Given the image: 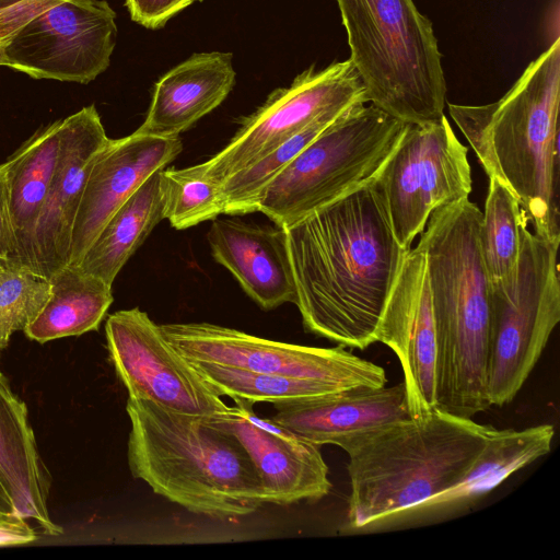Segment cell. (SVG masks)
<instances>
[{
	"instance_id": "obj_26",
	"label": "cell",
	"mask_w": 560,
	"mask_h": 560,
	"mask_svg": "<svg viewBox=\"0 0 560 560\" xmlns=\"http://www.w3.org/2000/svg\"><path fill=\"white\" fill-rule=\"evenodd\" d=\"M525 222L528 220L515 196L495 177H489L479 241L490 287H503L513 278Z\"/></svg>"
},
{
	"instance_id": "obj_17",
	"label": "cell",
	"mask_w": 560,
	"mask_h": 560,
	"mask_svg": "<svg viewBox=\"0 0 560 560\" xmlns=\"http://www.w3.org/2000/svg\"><path fill=\"white\" fill-rule=\"evenodd\" d=\"M182 149L179 137L133 132L108 140L96 154L84 184L72 228L69 265H79L113 213Z\"/></svg>"
},
{
	"instance_id": "obj_7",
	"label": "cell",
	"mask_w": 560,
	"mask_h": 560,
	"mask_svg": "<svg viewBox=\"0 0 560 560\" xmlns=\"http://www.w3.org/2000/svg\"><path fill=\"white\" fill-rule=\"evenodd\" d=\"M406 124L373 104L354 106L266 187L258 210L288 229L377 176Z\"/></svg>"
},
{
	"instance_id": "obj_16",
	"label": "cell",
	"mask_w": 560,
	"mask_h": 560,
	"mask_svg": "<svg viewBox=\"0 0 560 560\" xmlns=\"http://www.w3.org/2000/svg\"><path fill=\"white\" fill-rule=\"evenodd\" d=\"M233 400L234 406L210 419L244 446L260 479L265 503L289 505L327 495L331 483L319 446L270 418L258 417L253 402Z\"/></svg>"
},
{
	"instance_id": "obj_32",
	"label": "cell",
	"mask_w": 560,
	"mask_h": 560,
	"mask_svg": "<svg viewBox=\"0 0 560 560\" xmlns=\"http://www.w3.org/2000/svg\"><path fill=\"white\" fill-rule=\"evenodd\" d=\"M16 250V242L12 225L7 173L4 163L0 165V257L12 258Z\"/></svg>"
},
{
	"instance_id": "obj_13",
	"label": "cell",
	"mask_w": 560,
	"mask_h": 560,
	"mask_svg": "<svg viewBox=\"0 0 560 560\" xmlns=\"http://www.w3.org/2000/svg\"><path fill=\"white\" fill-rule=\"evenodd\" d=\"M109 360L129 393L166 408L202 417L228 410L219 390L138 307L110 314L105 324Z\"/></svg>"
},
{
	"instance_id": "obj_1",
	"label": "cell",
	"mask_w": 560,
	"mask_h": 560,
	"mask_svg": "<svg viewBox=\"0 0 560 560\" xmlns=\"http://www.w3.org/2000/svg\"><path fill=\"white\" fill-rule=\"evenodd\" d=\"M305 330L366 349L406 254L376 179L285 229Z\"/></svg>"
},
{
	"instance_id": "obj_31",
	"label": "cell",
	"mask_w": 560,
	"mask_h": 560,
	"mask_svg": "<svg viewBox=\"0 0 560 560\" xmlns=\"http://www.w3.org/2000/svg\"><path fill=\"white\" fill-rule=\"evenodd\" d=\"M195 0H125L133 22L148 30H159Z\"/></svg>"
},
{
	"instance_id": "obj_30",
	"label": "cell",
	"mask_w": 560,
	"mask_h": 560,
	"mask_svg": "<svg viewBox=\"0 0 560 560\" xmlns=\"http://www.w3.org/2000/svg\"><path fill=\"white\" fill-rule=\"evenodd\" d=\"M50 295V281L31 267L0 257V352L11 336L24 330Z\"/></svg>"
},
{
	"instance_id": "obj_23",
	"label": "cell",
	"mask_w": 560,
	"mask_h": 560,
	"mask_svg": "<svg viewBox=\"0 0 560 560\" xmlns=\"http://www.w3.org/2000/svg\"><path fill=\"white\" fill-rule=\"evenodd\" d=\"M61 124L59 119L39 129L4 162L9 208L16 242L12 259L20 262L26 253L56 171Z\"/></svg>"
},
{
	"instance_id": "obj_28",
	"label": "cell",
	"mask_w": 560,
	"mask_h": 560,
	"mask_svg": "<svg viewBox=\"0 0 560 560\" xmlns=\"http://www.w3.org/2000/svg\"><path fill=\"white\" fill-rule=\"evenodd\" d=\"M342 114L325 116L314 121L273 151L220 182L224 214L257 211L260 198L271 180Z\"/></svg>"
},
{
	"instance_id": "obj_24",
	"label": "cell",
	"mask_w": 560,
	"mask_h": 560,
	"mask_svg": "<svg viewBox=\"0 0 560 560\" xmlns=\"http://www.w3.org/2000/svg\"><path fill=\"white\" fill-rule=\"evenodd\" d=\"M162 170L148 177L113 213L77 266L113 285L128 259L164 219Z\"/></svg>"
},
{
	"instance_id": "obj_33",
	"label": "cell",
	"mask_w": 560,
	"mask_h": 560,
	"mask_svg": "<svg viewBox=\"0 0 560 560\" xmlns=\"http://www.w3.org/2000/svg\"><path fill=\"white\" fill-rule=\"evenodd\" d=\"M36 539L37 534L27 520L0 512V547L25 545Z\"/></svg>"
},
{
	"instance_id": "obj_19",
	"label": "cell",
	"mask_w": 560,
	"mask_h": 560,
	"mask_svg": "<svg viewBox=\"0 0 560 560\" xmlns=\"http://www.w3.org/2000/svg\"><path fill=\"white\" fill-rule=\"evenodd\" d=\"M207 240L214 260L234 276L262 310L296 303L285 229L215 218Z\"/></svg>"
},
{
	"instance_id": "obj_35",
	"label": "cell",
	"mask_w": 560,
	"mask_h": 560,
	"mask_svg": "<svg viewBox=\"0 0 560 560\" xmlns=\"http://www.w3.org/2000/svg\"><path fill=\"white\" fill-rule=\"evenodd\" d=\"M195 1H199V2H201V1H203V0H195Z\"/></svg>"
},
{
	"instance_id": "obj_36",
	"label": "cell",
	"mask_w": 560,
	"mask_h": 560,
	"mask_svg": "<svg viewBox=\"0 0 560 560\" xmlns=\"http://www.w3.org/2000/svg\"><path fill=\"white\" fill-rule=\"evenodd\" d=\"M0 354H1V352H0Z\"/></svg>"
},
{
	"instance_id": "obj_14",
	"label": "cell",
	"mask_w": 560,
	"mask_h": 560,
	"mask_svg": "<svg viewBox=\"0 0 560 560\" xmlns=\"http://www.w3.org/2000/svg\"><path fill=\"white\" fill-rule=\"evenodd\" d=\"M375 340L399 360L412 418L425 417L436 408V330L427 254L418 245L405 256Z\"/></svg>"
},
{
	"instance_id": "obj_3",
	"label": "cell",
	"mask_w": 560,
	"mask_h": 560,
	"mask_svg": "<svg viewBox=\"0 0 560 560\" xmlns=\"http://www.w3.org/2000/svg\"><path fill=\"white\" fill-rule=\"evenodd\" d=\"M481 211L468 198L430 215L424 249L436 330V408L472 418L490 405L486 359L490 283L479 230Z\"/></svg>"
},
{
	"instance_id": "obj_6",
	"label": "cell",
	"mask_w": 560,
	"mask_h": 560,
	"mask_svg": "<svg viewBox=\"0 0 560 560\" xmlns=\"http://www.w3.org/2000/svg\"><path fill=\"white\" fill-rule=\"evenodd\" d=\"M336 2L369 103L405 124L440 119L446 104L442 55L413 0Z\"/></svg>"
},
{
	"instance_id": "obj_12",
	"label": "cell",
	"mask_w": 560,
	"mask_h": 560,
	"mask_svg": "<svg viewBox=\"0 0 560 560\" xmlns=\"http://www.w3.org/2000/svg\"><path fill=\"white\" fill-rule=\"evenodd\" d=\"M116 38V13L106 0H63L18 31L4 66L33 79L88 84L109 67Z\"/></svg>"
},
{
	"instance_id": "obj_10",
	"label": "cell",
	"mask_w": 560,
	"mask_h": 560,
	"mask_svg": "<svg viewBox=\"0 0 560 560\" xmlns=\"http://www.w3.org/2000/svg\"><path fill=\"white\" fill-rule=\"evenodd\" d=\"M365 88L350 59L317 70L315 65L287 88L275 90L240 121L231 141L198 171L218 183L273 151L314 121L368 104Z\"/></svg>"
},
{
	"instance_id": "obj_21",
	"label": "cell",
	"mask_w": 560,
	"mask_h": 560,
	"mask_svg": "<svg viewBox=\"0 0 560 560\" xmlns=\"http://www.w3.org/2000/svg\"><path fill=\"white\" fill-rule=\"evenodd\" d=\"M235 75L231 52L194 54L159 79L144 121L135 132L178 137L226 98Z\"/></svg>"
},
{
	"instance_id": "obj_11",
	"label": "cell",
	"mask_w": 560,
	"mask_h": 560,
	"mask_svg": "<svg viewBox=\"0 0 560 560\" xmlns=\"http://www.w3.org/2000/svg\"><path fill=\"white\" fill-rule=\"evenodd\" d=\"M160 328L170 345L188 361L311 378L339 389L378 387L387 383L382 366L341 346L317 348L287 343L210 323L163 324Z\"/></svg>"
},
{
	"instance_id": "obj_20",
	"label": "cell",
	"mask_w": 560,
	"mask_h": 560,
	"mask_svg": "<svg viewBox=\"0 0 560 560\" xmlns=\"http://www.w3.org/2000/svg\"><path fill=\"white\" fill-rule=\"evenodd\" d=\"M553 436L555 428L547 423L522 430L494 429L453 486L398 515L386 526L427 523L464 511L511 475L548 454Z\"/></svg>"
},
{
	"instance_id": "obj_4",
	"label": "cell",
	"mask_w": 560,
	"mask_h": 560,
	"mask_svg": "<svg viewBox=\"0 0 560 560\" xmlns=\"http://www.w3.org/2000/svg\"><path fill=\"white\" fill-rule=\"evenodd\" d=\"M128 463L135 478L196 514L235 518L265 504L253 462L236 436L210 417L128 397Z\"/></svg>"
},
{
	"instance_id": "obj_27",
	"label": "cell",
	"mask_w": 560,
	"mask_h": 560,
	"mask_svg": "<svg viewBox=\"0 0 560 560\" xmlns=\"http://www.w3.org/2000/svg\"><path fill=\"white\" fill-rule=\"evenodd\" d=\"M189 362L221 395L253 404L278 405L341 390L311 378L257 373L208 362Z\"/></svg>"
},
{
	"instance_id": "obj_25",
	"label": "cell",
	"mask_w": 560,
	"mask_h": 560,
	"mask_svg": "<svg viewBox=\"0 0 560 560\" xmlns=\"http://www.w3.org/2000/svg\"><path fill=\"white\" fill-rule=\"evenodd\" d=\"M50 295L43 310L23 330L39 343L97 330L113 303L112 285L68 265L50 278Z\"/></svg>"
},
{
	"instance_id": "obj_5",
	"label": "cell",
	"mask_w": 560,
	"mask_h": 560,
	"mask_svg": "<svg viewBox=\"0 0 560 560\" xmlns=\"http://www.w3.org/2000/svg\"><path fill=\"white\" fill-rule=\"evenodd\" d=\"M494 429L434 408L421 419L393 423L346 444L349 528L385 527L448 489Z\"/></svg>"
},
{
	"instance_id": "obj_8",
	"label": "cell",
	"mask_w": 560,
	"mask_h": 560,
	"mask_svg": "<svg viewBox=\"0 0 560 560\" xmlns=\"http://www.w3.org/2000/svg\"><path fill=\"white\" fill-rule=\"evenodd\" d=\"M521 226V250L511 281L490 287L486 389L491 406H504L517 395L537 364L560 320L558 249Z\"/></svg>"
},
{
	"instance_id": "obj_22",
	"label": "cell",
	"mask_w": 560,
	"mask_h": 560,
	"mask_svg": "<svg viewBox=\"0 0 560 560\" xmlns=\"http://www.w3.org/2000/svg\"><path fill=\"white\" fill-rule=\"evenodd\" d=\"M0 485L15 512L50 536L63 529L50 517L49 471L42 460L25 402L0 372Z\"/></svg>"
},
{
	"instance_id": "obj_15",
	"label": "cell",
	"mask_w": 560,
	"mask_h": 560,
	"mask_svg": "<svg viewBox=\"0 0 560 560\" xmlns=\"http://www.w3.org/2000/svg\"><path fill=\"white\" fill-rule=\"evenodd\" d=\"M61 120L56 171L21 261L48 279L69 265L72 228L84 184L96 154L109 140L94 105Z\"/></svg>"
},
{
	"instance_id": "obj_9",
	"label": "cell",
	"mask_w": 560,
	"mask_h": 560,
	"mask_svg": "<svg viewBox=\"0 0 560 560\" xmlns=\"http://www.w3.org/2000/svg\"><path fill=\"white\" fill-rule=\"evenodd\" d=\"M467 153L445 115L425 124H406L375 177L394 234L405 249L411 248L433 211L470 195Z\"/></svg>"
},
{
	"instance_id": "obj_34",
	"label": "cell",
	"mask_w": 560,
	"mask_h": 560,
	"mask_svg": "<svg viewBox=\"0 0 560 560\" xmlns=\"http://www.w3.org/2000/svg\"><path fill=\"white\" fill-rule=\"evenodd\" d=\"M0 512L7 514H18L14 506L0 485Z\"/></svg>"
},
{
	"instance_id": "obj_29",
	"label": "cell",
	"mask_w": 560,
	"mask_h": 560,
	"mask_svg": "<svg viewBox=\"0 0 560 560\" xmlns=\"http://www.w3.org/2000/svg\"><path fill=\"white\" fill-rule=\"evenodd\" d=\"M164 219L185 230L224 214L220 183L203 176L196 165L161 172Z\"/></svg>"
},
{
	"instance_id": "obj_18",
	"label": "cell",
	"mask_w": 560,
	"mask_h": 560,
	"mask_svg": "<svg viewBox=\"0 0 560 560\" xmlns=\"http://www.w3.org/2000/svg\"><path fill=\"white\" fill-rule=\"evenodd\" d=\"M273 406V422L315 445L341 448L366 433L413 419L404 382L357 386Z\"/></svg>"
},
{
	"instance_id": "obj_2",
	"label": "cell",
	"mask_w": 560,
	"mask_h": 560,
	"mask_svg": "<svg viewBox=\"0 0 560 560\" xmlns=\"http://www.w3.org/2000/svg\"><path fill=\"white\" fill-rule=\"evenodd\" d=\"M447 106L488 177L515 196L534 232L560 240L559 36L500 100Z\"/></svg>"
}]
</instances>
